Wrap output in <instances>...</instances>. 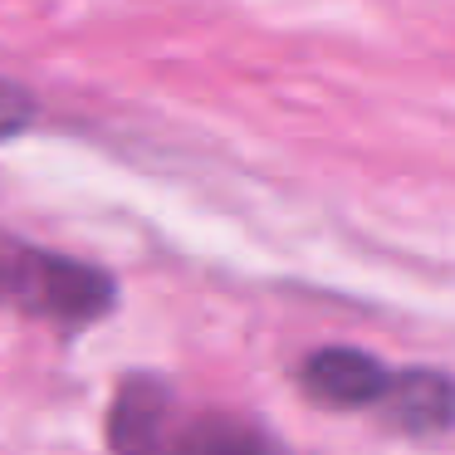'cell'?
Masks as SVG:
<instances>
[{
    "mask_svg": "<svg viewBox=\"0 0 455 455\" xmlns=\"http://www.w3.org/2000/svg\"><path fill=\"white\" fill-rule=\"evenodd\" d=\"M396 372L357 347H318L299 363V387L314 406L328 411H382Z\"/></svg>",
    "mask_w": 455,
    "mask_h": 455,
    "instance_id": "cell-3",
    "label": "cell"
},
{
    "mask_svg": "<svg viewBox=\"0 0 455 455\" xmlns=\"http://www.w3.org/2000/svg\"><path fill=\"white\" fill-rule=\"evenodd\" d=\"M382 416L396 426V431H411V435L451 431V426H455V382L445 372H431V367L396 372Z\"/></svg>",
    "mask_w": 455,
    "mask_h": 455,
    "instance_id": "cell-4",
    "label": "cell"
},
{
    "mask_svg": "<svg viewBox=\"0 0 455 455\" xmlns=\"http://www.w3.org/2000/svg\"><path fill=\"white\" fill-rule=\"evenodd\" d=\"M108 445L113 455H289L269 426L187 406L162 377H123L108 406Z\"/></svg>",
    "mask_w": 455,
    "mask_h": 455,
    "instance_id": "cell-1",
    "label": "cell"
},
{
    "mask_svg": "<svg viewBox=\"0 0 455 455\" xmlns=\"http://www.w3.org/2000/svg\"><path fill=\"white\" fill-rule=\"evenodd\" d=\"M113 275L54 250L0 235V308L54 328H89L113 308Z\"/></svg>",
    "mask_w": 455,
    "mask_h": 455,
    "instance_id": "cell-2",
    "label": "cell"
},
{
    "mask_svg": "<svg viewBox=\"0 0 455 455\" xmlns=\"http://www.w3.org/2000/svg\"><path fill=\"white\" fill-rule=\"evenodd\" d=\"M30 123H35V99L25 89H15V84L0 79V142L20 138Z\"/></svg>",
    "mask_w": 455,
    "mask_h": 455,
    "instance_id": "cell-5",
    "label": "cell"
}]
</instances>
